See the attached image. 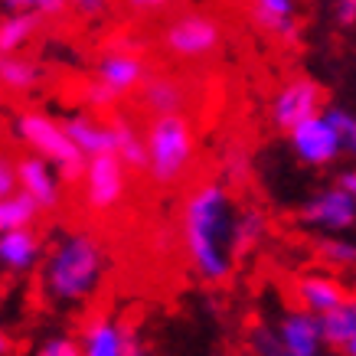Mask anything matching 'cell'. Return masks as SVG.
<instances>
[{"label":"cell","mask_w":356,"mask_h":356,"mask_svg":"<svg viewBox=\"0 0 356 356\" xmlns=\"http://www.w3.org/2000/svg\"><path fill=\"white\" fill-rule=\"evenodd\" d=\"M232 222L236 200L222 180H203L186 193L180 213V245L190 271L206 288H222L236 271L238 259L232 252Z\"/></svg>","instance_id":"1"},{"label":"cell","mask_w":356,"mask_h":356,"mask_svg":"<svg viewBox=\"0 0 356 356\" xmlns=\"http://www.w3.org/2000/svg\"><path fill=\"white\" fill-rule=\"evenodd\" d=\"M108 275V248L88 229L59 236L40 265V288L59 307L92 301Z\"/></svg>","instance_id":"2"},{"label":"cell","mask_w":356,"mask_h":356,"mask_svg":"<svg viewBox=\"0 0 356 356\" xmlns=\"http://www.w3.org/2000/svg\"><path fill=\"white\" fill-rule=\"evenodd\" d=\"M147 140V177L157 186H177L196 163V128L186 111L154 115L144 128Z\"/></svg>","instance_id":"3"},{"label":"cell","mask_w":356,"mask_h":356,"mask_svg":"<svg viewBox=\"0 0 356 356\" xmlns=\"http://www.w3.org/2000/svg\"><path fill=\"white\" fill-rule=\"evenodd\" d=\"M13 138L26 144L33 154H40L63 173L65 180H82L88 157L82 154L76 140L69 138L63 121H56L46 111H23L13 121Z\"/></svg>","instance_id":"4"},{"label":"cell","mask_w":356,"mask_h":356,"mask_svg":"<svg viewBox=\"0 0 356 356\" xmlns=\"http://www.w3.org/2000/svg\"><path fill=\"white\" fill-rule=\"evenodd\" d=\"M163 53L180 63H203L219 53L222 46V26L216 17L203 10H184L170 17L161 33Z\"/></svg>","instance_id":"5"},{"label":"cell","mask_w":356,"mask_h":356,"mask_svg":"<svg viewBox=\"0 0 356 356\" xmlns=\"http://www.w3.org/2000/svg\"><path fill=\"white\" fill-rule=\"evenodd\" d=\"M147 63L144 56L138 53V43L134 40H121V43H111L105 53L95 59V69H92V82H95L111 102H121V98L140 92V86L147 82Z\"/></svg>","instance_id":"6"},{"label":"cell","mask_w":356,"mask_h":356,"mask_svg":"<svg viewBox=\"0 0 356 356\" xmlns=\"http://www.w3.org/2000/svg\"><path fill=\"white\" fill-rule=\"evenodd\" d=\"M82 196L92 216H108L128 196V163L118 154H98L88 157L82 173Z\"/></svg>","instance_id":"7"},{"label":"cell","mask_w":356,"mask_h":356,"mask_svg":"<svg viewBox=\"0 0 356 356\" xmlns=\"http://www.w3.org/2000/svg\"><path fill=\"white\" fill-rule=\"evenodd\" d=\"M324 108H327V95L321 82H314L311 76H294L275 88V95L268 102V118L281 134H288L294 124L321 115Z\"/></svg>","instance_id":"8"},{"label":"cell","mask_w":356,"mask_h":356,"mask_svg":"<svg viewBox=\"0 0 356 356\" xmlns=\"http://www.w3.org/2000/svg\"><path fill=\"white\" fill-rule=\"evenodd\" d=\"M284 138H288V147H291L294 161L301 163V167H311V170L334 167L343 157V144L337 138V128L330 124L327 111L301 121V124H294Z\"/></svg>","instance_id":"9"},{"label":"cell","mask_w":356,"mask_h":356,"mask_svg":"<svg viewBox=\"0 0 356 356\" xmlns=\"http://www.w3.org/2000/svg\"><path fill=\"white\" fill-rule=\"evenodd\" d=\"M79 346H82V356H147L134 330L108 314L88 317L79 330Z\"/></svg>","instance_id":"10"},{"label":"cell","mask_w":356,"mask_h":356,"mask_svg":"<svg viewBox=\"0 0 356 356\" xmlns=\"http://www.w3.org/2000/svg\"><path fill=\"white\" fill-rule=\"evenodd\" d=\"M301 222L307 229L327 232V236L346 232V229L356 226V200L346 193L340 184L324 186V190H317L314 196H307V200H304Z\"/></svg>","instance_id":"11"},{"label":"cell","mask_w":356,"mask_h":356,"mask_svg":"<svg viewBox=\"0 0 356 356\" xmlns=\"http://www.w3.org/2000/svg\"><path fill=\"white\" fill-rule=\"evenodd\" d=\"M248 23L268 40L294 46L301 40V0H245Z\"/></svg>","instance_id":"12"},{"label":"cell","mask_w":356,"mask_h":356,"mask_svg":"<svg viewBox=\"0 0 356 356\" xmlns=\"http://www.w3.org/2000/svg\"><path fill=\"white\" fill-rule=\"evenodd\" d=\"M275 337H278L284 356H321L327 346L324 327H321V314L304 311L298 304L278 317Z\"/></svg>","instance_id":"13"},{"label":"cell","mask_w":356,"mask_h":356,"mask_svg":"<svg viewBox=\"0 0 356 356\" xmlns=\"http://www.w3.org/2000/svg\"><path fill=\"white\" fill-rule=\"evenodd\" d=\"M63 180H65L63 173L56 170L46 157H40V154L30 151L26 157L17 161V184H20V190L30 200L40 203L43 213L59 206V200H63Z\"/></svg>","instance_id":"14"},{"label":"cell","mask_w":356,"mask_h":356,"mask_svg":"<svg viewBox=\"0 0 356 356\" xmlns=\"http://www.w3.org/2000/svg\"><path fill=\"white\" fill-rule=\"evenodd\" d=\"M43 259H46V248H43V238H40L36 226L0 232V275L23 278V275L40 268Z\"/></svg>","instance_id":"15"},{"label":"cell","mask_w":356,"mask_h":356,"mask_svg":"<svg viewBox=\"0 0 356 356\" xmlns=\"http://www.w3.org/2000/svg\"><path fill=\"white\" fill-rule=\"evenodd\" d=\"M291 294H294V304L304 307V311H314V314H327L334 311L340 301L350 298L346 284L337 278V271L330 268H317V271H301L291 284Z\"/></svg>","instance_id":"16"},{"label":"cell","mask_w":356,"mask_h":356,"mask_svg":"<svg viewBox=\"0 0 356 356\" xmlns=\"http://www.w3.org/2000/svg\"><path fill=\"white\" fill-rule=\"evenodd\" d=\"M69 138L76 140L86 157H98V154H115V128L111 118H102L98 111H72L63 118Z\"/></svg>","instance_id":"17"},{"label":"cell","mask_w":356,"mask_h":356,"mask_svg":"<svg viewBox=\"0 0 356 356\" xmlns=\"http://www.w3.org/2000/svg\"><path fill=\"white\" fill-rule=\"evenodd\" d=\"M140 108L147 111V118L154 115H173V111H186V86L170 76H151L140 86Z\"/></svg>","instance_id":"18"},{"label":"cell","mask_w":356,"mask_h":356,"mask_svg":"<svg viewBox=\"0 0 356 356\" xmlns=\"http://www.w3.org/2000/svg\"><path fill=\"white\" fill-rule=\"evenodd\" d=\"M43 65L23 53H0V88L13 95H30L43 86Z\"/></svg>","instance_id":"19"},{"label":"cell","mask_w":356,"mask_h":356,"mask_svg":"<svg viewBox=\"0 0 356 356\" xmlns=\"http://www.w3.org/2000/svg\"><path fill=\"white\" fill-rule=\"evenodd\" d=\"M265 238H268V216L259 206L236 209V222H232V252H236V259L255 255Z\"/></svg>","instance_id":"20"},{"label":"cell","mask_w":356,"mask_h":356,"mask_svg":"<svg viewBox=\"0 0 356 356\" xmlns=\"http://www.w3.org/2000/svg\"><path fill=\"white\" fill-rule=\"evenodd\" d=\"M3 10H30L36 17H59L69 7L82 17H102L108 10V0H0Z\"/></svg>","instance_id":"21"},{"label":"cell","mask_w":356,"mask_h":356,"mask_svg":"<svg viewBox=\"0 0 356 356\" xmlns=\"http://www.w3.org/2000/svg\"><path fill=\"white\" fill-rule=\"evenodd\" d=\"M40 20L30 10H7L0 17V53H23L40 30Z\"/></svg>","instance_id":"22"},{"label":"cell","mask_w":356,"mask_h":356,"mask_svg":"<svg viewBox=\"0 0 356 356\" xmlns=\"http://www.w3.org/2000/svg\"><path fill=\"white\" fill-rule=\"evenodd\" d=\"M111 128H115V154L128 163V170H147V140L138 134L128 115H111Z\"/></svg>","instance_id":"23"},{"label":"cell","mask_w":356,"mask_h":356,"mask_svg":"<svg viewBox=\"0 0 356 356\" xmlns=\"http://www.w3.org/2000/svg\"><path fill=\"white\" fill-rule=\"evenodd\" d=\"M321 327H324V340L330 350H343L356 337V294H350L346 301H340L334 311L321 314Z\"/></svg>","instance_id":"24"},{"label":"cell","mask_w":356,"mask_h":356,"mask_svg":"<svg viewBox=\"0 0 356 356\" xmlns=\"http://www.w3.org/2000/svg\"><path fill=\"white\" fill-rule=\"evenodd\" d=\"M40 203L30 200L23 190L0 196V232H10V229H23V226H36L40 219Z\"/></svg>","instance_id":"25"},{"label":"cell","mask_w":356,"mask_h":356,"mask_svg":"<svg viewBox=\"0 0 356 356\" xmlns=\"http://www.w3.org/2000/svg\"><path fill=\"white\" fill-rule=\"evenodd\" d=\"M317 255L330 271H350L356 268V242L346 236H327L317 242Z\"/></svg>","instance_id":"26"},{"label":"cell","mask_w":356,"mask_h":356,"mask_svg":"<svg viewBox=\"0 0 356 356\" xmlns=\"http://www.w3.org/2000/svg\"><path fill=\"white\" fill-rule=\"evenodd\" d=\"M327 118L337 128V138L343 144V157H356V111L343 105H327Z\"/></svg>","instance_id":"27"},{"label":"cell","mask_w":356,"mask_h":356,"mask_svg":"<svg viewBox=\"0 0 356 356\" xmlns=\"http://www.w3.org/2000/svg\"><path fill=\"white\" fill-rule=\"evenodd\" d=\"M30 356H82V346H79V337L53 334L46 340H40Z\"/></svg>","instance_id":"28"},{"label":"cell","mask_w":356,"mask_h":356,"mask_svg":"<svg viewBox=\"0 0 356 356\" xmlns=\"http://www.w3.org/2000/svg\"><path fill=\"white\" fill-rule=\"evenodd\" d=\"M222 167H226L229 180H245L248 177L252 161H248V151L238 144V140H229L226 147H222Z\"/></svg>","instance_id":"29"},{"label":"cell","mask_w":356,"mask_h":356,"mask_svg":"<svg viewBox=\"0 0 356 356\" xmlns=\"http://www.w3.org/2000/svg\"><path fill=\"white\" fill-rule=\"evenodd\" d=\"M252 353L255 356H284V350H281L275 330H268V327H255V330H252Z\"/></svg>","instance_id":"30"},{"label":"cell","mask_w":356,"mask_h":356,"mask_svg":"<svg viewBox=\"0 0 356 356\" xmlns=\"http://www.w3.org/2000/svg\"><path fill=\"white\" fill-rule=\"evenodd\" d=\"M13 190H20V184H17V161H10V154L0 147V196L13 193Z\"/></svg>","instance_id":"31"},{"label":"cell","mask_w":356,"mask_h":356,"mask_svg":"<svg viewBox=\"0 0 356 356\" xmlns=\"http://www.w3.org/2000/svg\"><path fill=\"white\" fill-rule=\"evenodd\" d=\"M330 13H334V23L337 26H356V0H330Z\"/></svg>","instance_id":"32"},{"label":"cell","mask_w":356,"mask_h":356,"mask_svg":"<svg viewBox=\"0 0 356 356\" xmlns=\"http://www.w3.org/2000/svg\"><path fill=\"white\" fill-rule=\"evenodd\" d=\"M128 3L131 13H138V17H157V13L170 10L177 0H124Z\"/></svg>","instance_id":"33"},{"label":"cell","mask_w":356,"mask_h":356,"mask_svg":"<svg viewBox=\"0 0 356 356\" xmlns=\"http://www.w3.org/2000/svg\"><path fill=\"white\" fill-rule=\"evenodd\" d=\"M334 184H340V186L346 190V193H350V196L356 200V167H346V170H340V173H337Z\"/></svg>","instance_id":"34"},{"label":"cell","mask_w":356,"mask_h":356,"mask_svg":"<svg viewBox=\"0 0 356 356\" xmlns=\"http://www.w3.org/2000/svg\"><path fill=\"white\" fill-rule=\"evenodd\" d=\"M13 353V340L7 330H0V356H10Z\"/></svg>","instance_id":"35"},{"label":"cell","mask_w":356,"mask_h":356,"mask_svg":"<svg viewBox=\"0 0 356 356\" xmlns=\"http://www.w3.org/2000/svg\"><path fill=\"white\" fill-rule=\"evenodd\" d=\"M340 356H356V337H353V340H350V343L343 346V350H340Z\"/></svg>","instance_id":"36"}]
</instances>
